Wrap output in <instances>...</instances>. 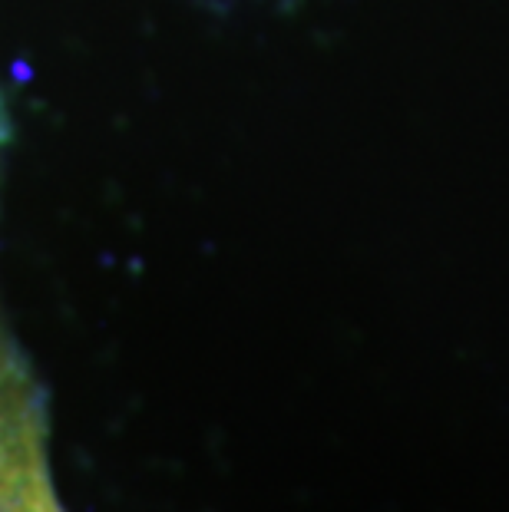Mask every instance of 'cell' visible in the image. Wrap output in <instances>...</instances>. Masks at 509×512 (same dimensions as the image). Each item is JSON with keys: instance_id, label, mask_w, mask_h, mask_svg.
<instances>
[{"instance_id": "7a4b0ae2", "label": "cell", "mask_w": 509, "mask_h": 512, "mask_svg": "<svg viewBox=\"0 0 509 512\" xmlns=\"http://www.w3.org/2000/svg\"><path fill=\"white\" fill-rule=\"evenodd\" d=\"M4 133H7V126H4V116H0V143H4Z\"/></svg>"}, {"instance_id": "6da1fadb", "label": "cell", "mask_w": 509, "mask_h": 512, "mask_svg": "<svg viewBox=\"0 0 509 512\" xmlns=\"http://www.w3.org/2000/svg\"><path fill=\"white\" fill-rule=\"evenodd\" d=\"M0 512H63L47 463V427L24 364L0 337Z\"/></svg>"}]
</instances>
